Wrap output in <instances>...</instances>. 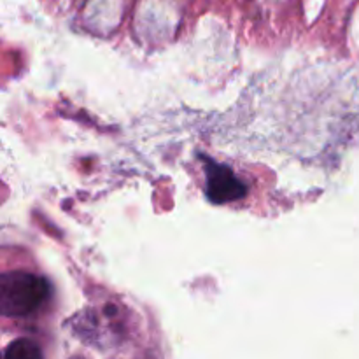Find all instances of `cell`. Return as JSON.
<instances>
[{"mask_svg": "<svg viewBox=\"0 0 359 359\" xmlns=\"http://www.w3.org/2000/svg\"><path fill=\"white\" fill-rule=\"evenodd\" d=\"M7 358H20V359H37L42 358V351L39 349L37 344H34L32 340L21 339L16 342L11 344L6 351H4Z\"/></svg>", "mask_w": 359, "mask_h": 359, "instance_id": "obj_3", "label": "cell"}, {"mask_svg": "<svg viewBox=\"0 0 359 359\" xmlns=\"http://www.w3.org/2000/svg\"><path fill=\"white\" fill-rule=\"evenodd\" d=\"M207 196L214 203L237 202L248 193V186L224 165L207 161Z\"/></svg>", "mask_w": 359, "mask_h": 359, "instance_id": "obj_2", "label": "cell"}, {"mask_svg": "<svg viewBox=\"0 0 359 359\" xmlns=\"http://www.w3.org/2000/svg\"><path fill=\"white\" fill-rule=\"evenodd\" d=\"M51 286L30 272H6L0 277V314L4 318H28L49 300Z\"/></svg>", "mask_w": 359, "mask_h": 359, "instance_id": "obj_1", "label": "cell"}]
</instances>
